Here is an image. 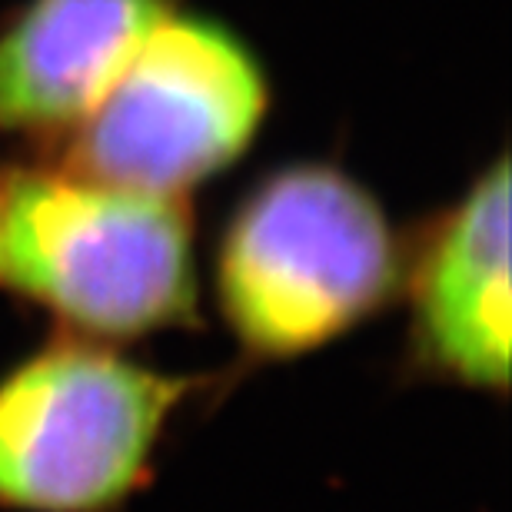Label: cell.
Segmentation results:
<instances>
[{"label":"cell","instance_id":"cell-1","mask_svg":"<svg viewBox=\"0 0 512 512\" xmlns=\"http://www.w3.org/2000/svg\"><path fill=\"white\" fill-rule=\"evenodd\" d=\"M0 276L97 340L190 323V210L70 167L20 173L0 193Z\"/></svg>","mask_w":512,"mask_h":512},{"label":"cell","instance_id":"cell-2","mask_svg":"<svg viewBox=\"0 0 512 512\" xmlns=\"http://www.w3.org/2000/svg\"><path fill=\"white\" fill-rule=\"evenodd\" d=\"M399 276L396 237L373 193L326 163L266 177L233 213L217 290L256 356H300L353 330Z\"/></svg>","mask_w":512,"mask_h":512},{"label":"cell","instance_id":"cell-3","mask_svg":"<svg viewBox=\"0 0 512 512\" xmlns=\"http://www.w3.org/2000/svg\"><path fill=\"white\" fill-rule=\"evenodd\" d=\"M190 383L87 340L34 353L0 380V506L117 509L143 486Z\"/></svg>","mask_w":512,"mask_h":512},{"label":"cell","instance_id":"cell-4","mask_svg":"<svg viewBox=\"0 0 512 512\" xmlns=\"http://www.w3.org/2000/svg\"><path fill=\"white\" fill-rule=\"evenodd\" d=\"M263 114L266 80L247 44L207 17L170 10L64 137V167L183 197L243 157Z\"/></svg>","mask_w":512,"mask_h":512},{"label":"cell","instance_id":"cell-5","mask_svg":"<svg viewBox=\"0 0 512 512\" xmlns=\"http://www.w3.org/2000/svg\"><path fill=\"white\" fill-rule=\"evenodd\" d=\"M419 356L449 380L509 383V163L496 157L436 223L409 283Z\"/></svg>","mask_w":512,"mask_h":512},{"label":"cell","instance_id":"cell-6","mask_svg":"<svg viewBox=\"0 0 512 512\" xmlns=\"http://www.w3.org/2000/svg\"><path fill=\"white\" fill-rule=\"evenodd\" d=\"M173 0H30L0 30V130L67 137Z\"/></svg>","mask_w":512,"mask_h":512}]
</instances>
